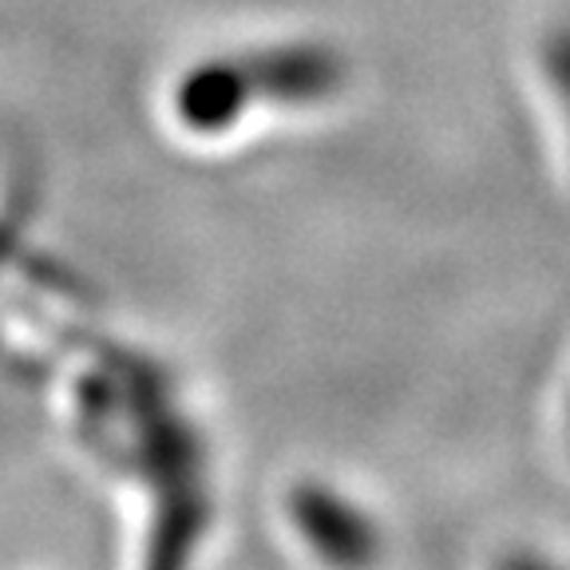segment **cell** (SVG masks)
Returning a JSON list of instances; mask_svg holds the SVG:
<instances>
[{
  "label": "cell",
  "mask_w": 570,
  "mask_h": 570,
  "mask_svg": "<svg viewBox=\"0 0 570 570\" xmlns=\"http://www.w3.org/2000/svg\"><path fill=\"white\" fill-rule=\"evenodd\" d=\"M242 96H246V83H242L238 68L226 63L223 71H203L183 96L187 119L198 131H226V124H234V116L242 111Z\"/></svg>",
  "instance_id": "obj_1"
}]
</instances>
